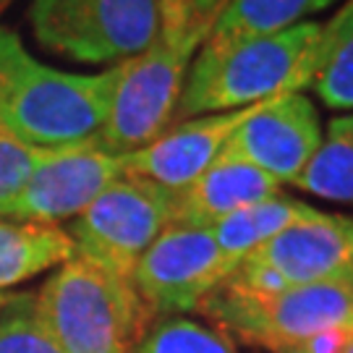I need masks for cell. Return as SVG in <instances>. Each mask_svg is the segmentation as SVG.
I'll return each mask as SVG.
<instances>
[{"instance_id": "7402d4cb", "label": "cell", "mask_w": 353, "mask_h": 353, "mask_svg": "<svg viewBox=\"0 0 353 353\" xmlns=\"http://www.w3.org/2000/svg\"><path fill=\"white\" fill-rule=\"evenodd\" d=\"M225 3L228 0H160V21H183V24L207 26L212 32Z\"/></svg>"}, {"instance_id": "4fadbf2b", "label": "cell", "mask_w": 353, "mask_h": 353, "mask_svg": "<svg viewBox=\"0 0 353 353\" xmlns=\"http://www.w3.org/2000/svg\"><path fill=\"white\" fill-rule=\"evenodd\" d=\"M280 194V183L259 170L236 150H225L204 168L189 186L176 191L173 223L191 228H214L228 214Z\"/></svg>"}, {"instance_id": "3957f363", "label": "cell", "mask_w": 353, "mask_h": 353, "mask_svg": "<svg viewBox=\"0 0 353 353\" xmlns=\"http://www.w3.org/2000/svg\"><path fill=\"white\" fill-rule=\"evenodd\" d=\"M34 309L63 353H137L154 319L134 280L79 254L45 280Z\"/></svg>"}, {"instance_id": "6da1fadb", "label": "cell", "mask_w": 353, "mask_h": 353, "mask_svg": "<svg viewBox=\"0 0 353 353\" xmlns=\"http://www.w3.org/2000/svg\"><path fill=\"white\" fill-rule=\"evenodd\" d=\"M121 63L102 74H71L37 61L0 24V126L26 144L61 150L97 139L110 110Z\"/></svg>"}, {"instance_id": "30bf717a", "label": "cell", "mask_w": 353, "mask_h": 353, "mask_svg": "<svg viewBox=\"0 0 353 353\" xmlns=\"http://www.w3.org/2000/svg\"><path fill=\"white\" fill-rule=\"evenodd\" d=\"M322 134L314 102L303 92H293L265 102L236 128L228 147L278 183H296L319 150Z\"/></svg>"}, {"instance_id": "603a6c76", "label": "cell", "mask_w": 353, "mask_h": 353, "mask_svg": "<svg viewBox=\"0 0 353 353\" xmlns=\"http://www.w3.org/2000/svg\"><path fill=\"white\" fill-rule=\"evenodd\" d=\"M348 335H351V327L322 330V332L312 335L309 341H303L293 353H345Z\"/></svg>"}, {"instance_id": "277c9868", "label": "cell", "mask_w": 353, "mask_h": 353, "mask_svg": "<svg viewBox=\"0 0 353 353\" xmlns=\"http://www.w3.org/2000/svg\"><path fill=\"white\" fill-rule=\"evenodd\" d=\"M207 37V26L160 21L150 48L121 63V79L94 147L123 157L163 137L176 121L189 65Z\"/></svg>"}, {"instance_id": "52a82bcc", "label": "cell", "mask_w": 353, "mask_h": 353, "mask_svg": "<svg viewBox=\"0 0 353 353\" xmlns=\"http://www.w3.org/2000/svg\"><path fill=\"white\" fill-rule=\"evenodd\" d=\"M173 207L176 191L123 176L74 217L68 236L79 256L131 280L144 252L173 225Z\"/></svg>"}, {"instance_id": "ffe728a7", "label": "cell", "mask_w": 353, "mask_h": 353, "mask_svg": "<svg viewBox=\"0 0 353 353\" xmlns=\"http://www.w3.org/2000/svg\"><path fill=\"white\" fill-rule=\"evenodd\" d=\"M0 353H63L39 322L34 293H11L3 306Z\"/></svg>"}, {"instance_id": "2e32d148", "label": "cell", "mask_w": 353, "mask_h": 353, "mask_svg": "<svg viewBox=\"0 0 353 353\" xmlns=\"http://www.w3.org/2000/svg\"><path fill=\"white\" fill-rule=\"evenodd\" d=\"M332 3L335 0H228L204 42H233L275 34L303 24L306 16L325 11Z\"/></svg>"}, {"instance_id": "44dd1931", "label": "cell", "mask_w": 353, "mask_h": 353, "mask_svg": "<svg viewBox=\"0 0 353 353\" xmlns=\"http://www.w3.org/2000/svg\"><path fill=\"white\" fill-rule=\"evenodd\" d=\"M55 150L34 147L0 126V212L24 191L29 178Z\"/></svg>"}, {"instance_id": "5bb4252c", "label": "cell", "mask_w": 353, "mask_h": 353, "mask_svg": "<svg viewBox=\"0 0 353 353\" xmlns=\"http://www.w3.org/2000/svg\"><path fill=\"white\" fill-rule=\"evenodd\" d=\"M76 254L68 230L0 217V293L68 262Z\"/></svg>"}, {"instance_id": "d4e9b609", "label": "cell", "mask_w": 353, "mask_h": 353, "mask_svg": "<svg viewBox=\"0 0 353 353\" xmlns=\"http://www.w3.org/2000/svg\"><path fill=\"white\" fill-rule=\"evenodd\" d=\"M8 3H11V0H0V8H6V6H8Z\"/></svg>"}, {"instance_id": "484cf974", "label": "cell", "mask_w": 353, "mask_h": 353, "mask_svg": "<svg viewBox=\"0 0 353 353\" xmlns=\"http://www.w3.org/2000/svg\"><path fill=\"white\" fill-rule=\"evenodd\" d=\"M0 11H3V8H0Z\"/></svg>"}, {"instance_id": "ba28073f", "label": "cell", "mask_w": 353, "mask_h": 353, "mask_svg": "<svg viewBox=\"0 0 353 353\" xmlns=\"http://www.w3.org/2000/svg\"><path fill=\"white\" fill-rule=\"evenodd\" d=\"M210 228L168 225L134 270V285L152 316L196 312L210 290L233 270Z\"/></svg>"}, {"instance_id": "d6986e66", "label": "cell", "mask_w": 353, "mask_h": 353, "mask_svg": "<svg viewBox=\"0 0 353 353\" xmlns=\"http://www.w3.org/2000/svg\"><path fill=\"white\" fill-rule=\"evenodd\" d=\"M137 353H239L233 338L212 325L186 316H168L147 330Z\"/></svg>"}, {"instance_id": "ac0fdd59", "label": "cell", "mask_w": 353, "mask_h": 353, "mask_svg": "<svg viewBox=\"0 0 353 353\" xmlns=\"http://www.w3.org/2000/svg\"><path fill=\"white\" fill-rule=\"evenodd\" d=\"M293 186L327 202L353 204V110L330 121L319 150Z\"/></svg>"}, {"instance_id": "7a4b0ae2", "label": "cell", "mask_w": 353, "mask_h": 353, "mask_svg": "<svg viewBox=\"0 0 353 353\" xmlns=\"http://www.w3.org/2000/svg\"><path fill=\"white\" fill-rule=\"evenodd\" d=\"M322 24L303 21L275 34L204 42L191 61L176 123L230 113L312 87Z\"/></svg>"}, {"instance_id": "e0dca14e", "label": "cell", "mask_w": 353, "mask_h": 353, "mask_svg": "<svg viewBox=\"0 0 353 353\" xmlns=\"http://www.w3.org/2000/svg\"><path fill=\"white\" fill-rule=\"evenodd\" d=\"M312 87L332 110H353V0L322 26Z\"/></svg>"}, {"instance_id": "7c38bea8", "label": "cell", "mask_w": 353, "mask_h": 353, "mask_svg": "<svg viewBox=\"0 0 353 353\" xmlns=\"http://www.w3.org/2000/svg\"><path fill=\"white\" fill-rule=\"evenodd\" d=\"M249 256L275 270L288 288L353 278V217L319 210Z\"/></svg>"}, {"instance_id": "5b68a950", "label": "cell", "mask_w": 353, "mask_h": 353, "mask_svg": "<svg viewBox=\"0 0 353 353\" xmlns=\"http://www.w3.org/2000/svg\"><path fill=\"white\" fill-rule=\"evenodd\" d=\"M196 312L243 345L293 353L322 330L353 327V278L296 285L267 301L239 296L217 283Z\"/></svg>"}, {"instance_id": "9a60e30c", "label": "cell", "mask_w": 353, "mask_h": 353, "mask_svg": "<svg viewBox=\"0 0 353 353\" xmlns=\"http://www.w3.org/2000/svg\"><path fill=\"white\" fill-rule=\"evenodd\" d=\"M319 212L312 204H303L299 199H290L283 194L267 196L262 202H254L239 212L228 214L212 230L217 246L223 249L233 265H239L243 256L262 249L267 241L280 236L285 228L296 225L301 220H309Z\"/></svg>"}, {"instance_id": "9c48e42d", "label": "cell", "mask_w": 353, "mask_h": 353, "mask_svg": "<svg viewBox=\"0 0 353 353\" xmlns=\"http://www.w3.org/2000/svg\"><path fill=\"white\" fill-rule=\"evenodd\" d=\"M118 178H123L121 157L97 150L94 141L61 147L34 170L0 217L42 225L74 220Z\"/></svg>"}, {"instance_id": "8992f818", "label": "cell", "mask_w": 353, "mask_h": 353, "mask_svg": "<svg viewBox=\"0 0 353 353\" xmlns=\"http://www.w3.org/2000/svg\"><path fill=\"white\" fill-rule=\"evenodd\" d=\"M29 24L39 45L55 55L118 65L157 37L160 0H32Z\"/></svg>"}, {"instance_id": "cb8c5ba5", "label": "cell", "mask_w": 353, "mask_h": 353, "mask_svg": "<svg viewBox=\"0 0 353 353\" xmlns=\"http://www.w3.org/2000/svg\"><path fill=\"white\" fill-rule=\"evenodd\" d=\"M8 299H11V293H0V312H3V306L8 303Z\"/></svg>"}, {"instance_id": "8fae6325", "label": "cell", "mask_w": 353, "mask_h": 353, "mask_svg": "<svg viewBox=\"0 0 353 353\" xmlns=\"http://www.w3.org/2000/svg\"><path fill=\"white\" fill-rule=\"evenodd\" d=\"M265 102H256V105L241 108V110H230V113H212L178 121L152 144L121 157L123 176L144 178V181L160 183L170 191H181L183 186H189L204 168H210L214 157L225 150L236 128L243 121H249Z\"/></svg>"}]
</instances>
